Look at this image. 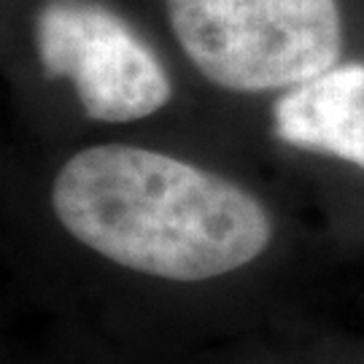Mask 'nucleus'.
I'll return each instance as SVG.
<instances>
[{"label":"nucleus","mask_w":364,"mask_h":364,"mask_svg":"<svg viewBox=\"0 0 364 364\" xmlns=\"http://www.w3.org/2000/svg\"><path fill=\"white\" fill-rule=\"evenodd\" d=\"M68 232L127 270L208 281L254 262L273 237L262 203L183 159L124 144L90 146L57 173Z\"/></svg>","instance_id":"f257e3e1"},{"label":"nucleus","mask_w":364,"mask_h":364,"mask_svg":"<svg viewBox=\"0 0 364 364\" xmlns=\"http://www.w3.org/2000/svg\"><path fill=\"white\" fill-rule=\"evenodd\" d=\"M192 65L230 92L289 90L338 65V0H165Z\"/></svg>","instance_id":"f03ea898"},{"label":"nucleus","mask_w":364,"mask_h":364,"mask_svg":"<svg viewBox=\"0 0 364 364\" xmlns=\"http://www.w3.org/2000/svg\"><path fill=\"white\" fill-rule=\"evenodd\" d=\"M36 46L46 76L68 78L90 119L135 122L170 100L154 49L103 3L49 0L36 19Z\"/></svg>","instance_id":"7ed1b4c3"},{"label":"nucleus","mask_w":364,"mask_h":364,"mask_svg":"<svg viewBox=\"0 0 364 364\" xmlns=\"http://www.w3.org/2000/svg\"><path fill=\"white\" fill-rule=\"evenodd\" d=\"M273 132L287 146L346 159L364 170V65H332L289 87L273 108Z\"/></svg>","instance_id":"20e7f679"}]
</instances>
